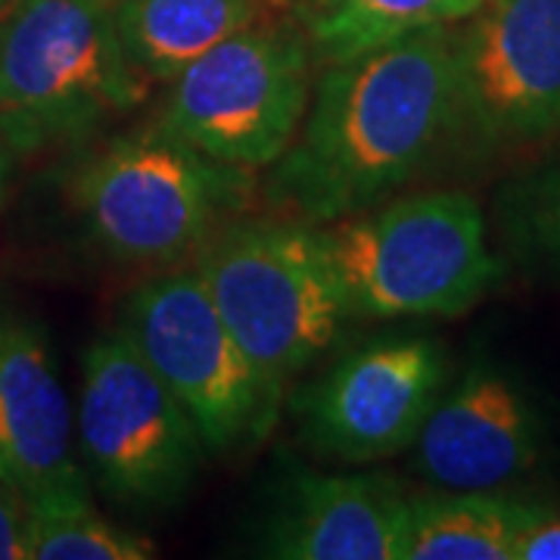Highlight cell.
<instances>
[{
	"label": "cell",
	"mask_w": 560,
	"mask_h": 560,
	"mask_svg": "<svg viewBox=\"0 0 560 560\" xmlns=\"http://www.w3.org/2000/svg\"><path fill=\"white\" fill-rule=\"evenodd\" d=\"M452 131L455 25H433L324 69L265 197L302 224L355 215L418 178Z\"/></svg>",
	"instance_id": "6da1fadb"
},
{
	"label": "cell",
	"mask_w": 560,
	"mask_h": 560,
	"mask_svg": "<svg viewBox=\"0 0 560 560\" xmlns=\"http://www.w3.org/2000/svg\"><path fill=\"white\" fill-rule=\"evenodd\" d=\"M256 172L212 160L160 121L94 143L66 175L84 237L121 265H180L224 224L243 219Z\"/></svg>",
	"instance_id": "7a4b0ae2"
},
{
	"label": "cell",
	"mask_w": 560,
	"mask_h": 560,
	"mask_svg": "<svg viewBox=\"0 0 560 560\" xmlns=\"http://www.w3.org/2000/svg\"><path fill=\"white\" fill-rule=\"evenodd\" d=\"M153 81L125 54L119 0H7L0 10V147L13 160L94 138Z\"/></svg>",
	"instance_id": "3957f363"
},
{
	"label": "cell",
	"mask_w": 560,
	"mask_h": 560,
	"mask_svg": "<svg viewBox=\"0 0 560 560\" xmlns=\"http://www.w3.org/2000/svg\"><path fill=\"white\" fill-rule=\"evenodd\" d=\"M312 231L352 320L458 318L501 278L480 202L464 190L389 197Z\"/></svg>",
	"instance_id": "277c9868"
},
{
	"label": "cell",
	"mask_w": 560,
	"mask_h": 560,
	"mask_svg": "<svg viewBox=\"0 0 560 560\" xmlns=\"http://www.w3.org/2000/svg\"><path fill=\"white\" fill-rule=\"evenodd\" d=\"M190 268L275 405L352 320L312 224L296 219L231 221L202 243Z\"/></svg>",
	"instance_id": "5b68a950"
},
{
	"label": "cell",
	"mask_w": 560,
	"mask_h": 560,
	"mask_svg": "<svg viewBox=\"0 0 560 560\" xmlns=\"http://www.w3.org/2000/svg\"><path fill=\"white\" fill-rule=\"evenodd\" d=\"M315 54L296 22L261 20L194 60L156 109V121L212 160L271 168L300 135L315 94Z\"/></svg>",
	"instance_id": "8992f818"
},
{
	"label": "cell",
	"mask_w": 560,
	"mask_h": 560,
	"mask_svg": "<svg viewBox=\"0 0 560 560\" xmlns=\"http://www.w3.org/2000/svg\"><path fill=\"white\" fill-rule=\"evenodd\" d=\"M75 436L103 495L131 511L180 504L209 455L197 423L119 327L81 355Z\"/></svg>",
	"instance_id": "52a82bcc"
},
{
	"label": "cell",
	"mask_w": 560,
	"mask_h": 560,
	"mask_svg": "<svg viewBox=\"0 0 560 560\" xmlns=\"http://www.w3.org/2000/svg\"><path fill=\"white\" fill-rule=\"evenodd\" d=\"M119 330L184 405L209 455H237L268 440L280 405L190 261L138 283L121 305Z\"/></svg>",
	"instance_id": "ba28073f"
},
{
	"label": "cell",
	"mask_w": 560,
	"mask_h": 560,
	"mask_svg": "<svg viewBox=\"0 0 560 560\" xmlns=\"http://www.w3.org/2000/svg\"><path fill=\"white\" fill-rule=\"evenodd\" d=\"M560 135V0H486L455 28V131L504 153Z\"/></svg>",
	"instance_id": "9c48e42d"
},
{
	"label": "cell",
	"mask_w": 560,
	"mask_h": 560,
	"mask_svg": "<svg viewBox=\"0 0 560 560\" xmlns=\"http://www.w3.org/2000/svg\"><path fill=\"white\" fill-rule=\"evenodd\" d=\"M448 383V355L430 337L355 346L293 399L302 440L327 458L374 464L401 455Z\"/></svg>",
	"instance_id": "30bf717a"
},
{
	"label": "cell",
	"mask_w": 560,
	"mask_h": 560,
	"mask_svg": "<svg viewBox=\"0 0 560 560\" xmlns=\"http://www.w3.org/2000/svg\"><path fill=\"white\" fill-rule=\"evenodd\" d=\"M411 452L420 477L436 489H504L545 455V418L511 371L480 359L445 383Z\"/></svg>",
	"instance_id": "8fae6325"
},
{
	"label": "cell",
	"mask_w": 560,
	"mask_h": 560,
	"mask_svg": "<svg viewBox=\"0 0 560 560\" xmlns=\"http://www.w3.org/2000/svg\"><path fill=\"white\" fill-rule=\"evenodd\" d=\"M0 480L38 511L91 501L75 458V415L47 334L0 305Z\"/></svg>",
	"instance_id": "7c38bea8"
},
{
	"label": "cell",
	"mask_w": 560,
	"mask_h": 560,
	"mask_svg": "<svg viewBox=\"0 0 560 560\" xmlns=\"http://www.w3.org/2000/svg\"><path fill=\"white\" fill-rule=\"evenodd\" d=\"M411 499L381 474H308L287 486L261 548L283 560H405Z\"/></svg>",
	"instance_id": "4fadbf2b"
},
{
	"label": "cell",
	"mask_w": 560,
	"mask_h": 560,
	"mask_svg": "<svg viewBox=\"0 0 560 560\" xmlns=\"http://www.w3.org/2000/svg\"><path fill=\"white\" fill-rule=\"evenodd\" d=\"M275 10L271 0H119V35L140 72L153 84H168Z\"/></svg>",
	"instance_id": "5bb4252c"
},
{
	"label": "cell",
	"mask_w": 560,
	"mask_h": 560,
	"mask_svg": "<svg viewBox=\"0 0 560 560\" xmlns=\"http://www.w3.org/2000/svg\"><path fill=\"white\" fill-rule=\"evenodd\" d=\"M551 511L501 489L411 499L405 560H514L521 539Z\"/></svg>",
	"instance_id": "9a60e30c"
},
{
	"label": "cell",
	"mask_w": 560,
	"mask_h": 560,
	"mask_svg": "<svg viewBox=\"0 0 560 560\" xmlns=\"http://www.w3.org/2000/svg\"><path fill=\"white\" fill-rule=\"evenodd\" d=\"M486 0H300L296 25L315 60H352L433 25H460Z\"/></svg>",
	"instance_id": "2e32d148"
},
{
	"label": "cell",
	"mask_w": 560,
	"mask_h": 560,
	"mask_svg": "<svg viewBox=\"0 0 560 560\" xmlns=\"http://www.w3.org/2000/svg\"><path fill=\"white\" fill-rule=\"evenodd\" d=\"M156 545L106 521L94 501L38 511L32 508L28 560H150Z\"/></svg>",
	"instance_id": "e0dca14e"
},
{
	"label": "cell",
	"mask_w": 560,
	"mask_h": 560,
	"mask_svg": "<svg viewBox=\"0 0 560 560\" xmlns=\"http://www.w3.org/2000/svg\"><path fill=\"white\" fill-rule=\"evenodd\" d=\"M508 206L523 249L560 268V162L514 187Z\"/></svg>",
	"instance_id": "ac0fdd59"
},
{
	"label": "cell",
	"mask_w": 560,
	"mask_h": 560,
	"mask_svg": "<svg viewBox=\"0 0 560 560\" xmlns=\"http://www.w3.org/2000/svg\"><path fill=\"white\" fill-rule=\"evenodd\" d=\"M32 504L16 486L0 480V560H28Z\"/></svg>",
	"instance_id": "d6986e66"
},
{
	"label": "cell",
	"mask_w": 560,
	"mask_h": 560,
	"mask_svg": "<svg viewBox=\"0 0 560 560\" xmlns=\"http://www.w3.org/2000/svg\"><path fill=\"white\" fill-rule=\"evenodd\" d=\"M514 560H560V514H548L517 545Z\"/></svg>",
	"instance_id": "ffe728a7"
},
{
	"label": "cell",
	"mask_w": 560,
	"mask_h": 560,
	"mask_svg": "<svg viewBox=\"0 0 560 560\" xmlns=\"http://www.w3.org/2000/svg\"><path fill=\"white\" fill-rule=\"evenodd\" d=\"M13 156L0 147V209L7 202V190H10V178H13Z\"/></svg>",
	"instance_id": "44dd1931"
},
{
	"label": "cell",
	"mask_w": 560,
	"mask_h": 560,
	"mask_svg": "<svg viewBox=\"0 0 560 560\" xmlns=\"http://www.w3.org/2000/svg\"><path fill=\"white\" fill-rule=\"evenodd\" d=\"M271 3H275L278 10H287V7H293V10H296V3H300V0H271Z\"/></svg>",
	"instance_id": "7402d4cb"
},
{
	"label": "cell",
	"mask_w": 560,
	"mask_h": 560,
	"mask_svg": "<svg viewBox=\"0 0 560 560\" xmlns=\"http://www.w3.org/2000/svg\"><path fill=\"white\" fill-rule=\"evenodd\" d=\"M3 3H7V0H0V10H3Z\"/></svg>",
	"instance_id": "603a6c76"
}]
</instances>
